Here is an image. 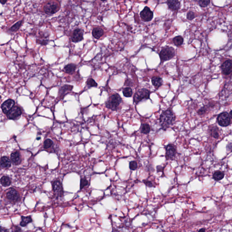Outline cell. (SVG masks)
<instances>
[{
  "label": "cell",
  "mask_w": 232,
  "mask_h": 232,
  "mask_svg": "<svg viewBox=\"0 0 232 232\" xmlns=\"http://www.w3.org/2000/svg\"><path fill=\"white\" fill-rule=\"evenodd\" d=\"M176 119V116L172 110L169 109L163 111L160 117V124L161 129L166 131L172 125Z\"/></svg>",
  "instance_id": "1"
},
{
  "label": "cell",
  "mask_w": 232,
  "mask_h": 232,
  "mask_svg": "<svg viewBox=\"0 0 232 232\" xmlns=\"http://www.w3.org/2000/svg\"><path fill=\"white\" fill-rule=\"evenodd\" d=\"M88 185V181L87 180V179L85 178H82L80 179V190L83 189L85 186H87Z\"/></svg>",
  "instance_id": "34"
},
{
  "label": "cell",
  "mask_w": 232,
  "mask_h": 232,
  "mask_svg": "<svg viewBox=\"0 0 232 232\" xmlns=\"http://www.w3.org/2000/svg\"><path fill=\"white\" fill-rule=\"evenodd\" d=\"M166 158L167 160H173L177 154V149L175 145L169 144L165 146Z\"/></svg>",
  "instance_id": "8"
},
{
  "label": "cell",
  "mask_w": 232,
  "mask_h": 232,
  "mask_svg": "<svg viewBox=\"0 0 232 232\" xmlns=\"http://www.w3.org/2000/svg\"><path fill=\"white\" fill-rule=\"evenodd\" d=\"M150 94V91L146 88L139 89L136 92L134 96L133 102L136 104H138L144 99H149Z\"/></svg>",
  "instance_id": "5"
},
{
  "label": "cell",
  "mask_w": 232,
  "mask_h": 232,
  "mask_svg": "<svg viewBox=\"0 0 232 232\" xmlns=\"http://www.w3.org/2000/svg\"><path fill=\"white\" fill-rule=\"evenodd\" d=\"M32 222V219L30 216H27V217H24L22 216V221L20 223V225L22 227H25L27 224Z\"/></svg>",
  "instance_id": "28"
},
{
  "label": "cell",
  "mask_w": 232,
  "mask_h": 232,
  "mask_svg": "<svg viewBox=\"0 0 232 232\" xmlns=\"http://www.w3.org/2000/svg\"><path fill=\"white\" fill-rule=\"evenodd\" d=\"M138 163L137 161H133L129 163V168L132 171H135L138 168Z\"/></svg>",
  "instance_id": "35"
},
{
  "label": "cell",
  "mask_w": 232,
  "mask_h": 232,
  "mask_svg": "<svg viewBox=\"0 0 232 232\" xmlns=\"http://www.w3.org/2000/svg\"><path fill=\"white\" fill-rule=\"evenodd\" d=\"M217 123L219 126L223 127H228L231 124L232 121V111L229 114L227 112H223L218 116Z\"/></svg>",
  "instance_id": "4"
},
{
  "label": "cell",
  "mask_w": 232,
  "mask_h": 232,
  "mask_svg": "<svg viewBox=\"0 0 232 232\" xmlns=\"http://www.w3.org/2000/svg\"><path fill=\"white\" fill-rule=\"evenodd\" d=\"M11 162L16 165H18L22 163V158L21 154L19 152H14L11 155Z\"/></svg>",
  "instance_id": "15"
},
{
  "label": "cell",
  "mask_w": 232,
  "mask_h": 232,
  "mask_svg": "<svg viewBox=\"0 0 232 232\" xmlns=\"http://www.w3.org/2000/svg\"><path fill=\"white\" fill-rule=\"evenodd\" d=\"M22 110L19 107H14L7 113V117L9 119L15 120L22 115Z\"/></svg>",
  "instance_id": "10"
},
{
  "label": "cell",
  "mask_w": 232,
  "mask_h": 232,
  "mask_svg": "<svg viewBox=\"0 0 232 232\" xmlns=\"http://www.w3.org/2000/svg\"><path fill=\"white\" fill-rule=\"evenodd\" d=\"M54 144L53 141L50 139H47L44 142V148L45 150H47L51 148Z\"/></svg>",
  "instance_id": "30"
},
{
  "label": "cell",
  "mask_w": 232,
  "mask_h": 232,
  "mask_svg": "<svg viewBox=\"0 0 232 232\" xmlns=\"http://www.w3.org/2000/svg\"><path fill=\"white\" fill-rule=\"evenodd\" d=\"M37 42L42 45H46L48 44L49 40H37Z\"/></svg>",
  "instance_id": "37"
},
{
  "label": "cell",
  "mask_w": 232,
  "mask_h": 232,
  "mask_svg": "<svg viewBox=\"0 0 232 232\" xmlns=\"http://www.w3.org/2000/svg\"><path fill=\"white\" fill-rule=\"evenodd\" d=\"M175 49L172 47L166 46L162 48L159 54V56L162 62L170 60L175 56Z\"/></svg>",
  "instance_id": "3"
},
{
  "label": "cell",
  "mask_w": 232,
  "mask_h": 232,
  "mask_svg": "<svg viewBox=\"0 0 232 232\" xmlns=\"http://www.w3.org/2000/svg\"><path fill=\"white\" fill-rule=\"evenodd\" d=\"M210 107V106L206 105L204 106L202 108H200V109L198 110V114L200 115H204V114H206L207 112L208 111V108Z\"/></svg>",
  "instance_id": "33"
},
{
  "label": "cell",
  "mask_w": 232,
  "mask_h": 232,
  "mask_svg": "<svg viewBox=\"0 0 232 232\" xmlns=\"http://www.w3.org/2000/svg\"><path fill=\"white\" fill-rule=\"evenodd\" d=\"M23 23V20H21V21L17 22L14 25H13L11 28L9 29V31H10V32H16L17 30H19V29L22 26Z\"/></svg>",
  "instance_id": "24"
},
{
  "label": "cell",
  "mask_w": 232,
  "mask_h": 232,
  "mask_svg": "<svg viewBox=\"0 0 232 232\" xmlns=\"http://www.w3.org/2000/svg\"><path fill=\"white\" fill-rule=\"evenodd\" d=\"M103 32H104V31L102 28H99V27H96L92 30V36L95 39H100V38L103 36Z\"/></svg>",
  "instance_id": "21"
},
{
  "label": "cell",
  "mask_w": 232,
  "mask_h": 232,
  "mask_svg": "<svg viewBox=\"0 0 232 232\" xmlns=\"http://www.w3.org/2000/svg\"><path fill=\"white\" fill-rule=\"evenodd\" d=\"M173 42L176 46H180L183 44L184 39L181 36H177L173 38Z\"/></svg>",
  "instance_id": "26"
},
{
  "label": "cell",
  "mask_w": 232,
  "mask_h": 232,
  "mask_svg": "<svg viewBox=\"0 0 232 232\" xmlns=\"http://www.w3.org/2000/svg\"><path fill=\"white\" fill-rule=\"evenodd\" d=\"M11 179L9 177L4 176L1 179V183L3 186H8L11 184Z\"/></svg>",
  "instance_id": "27"
},
{
  "label": "cell",
  "mask_w": 232,
  "mask_h": 232,
  "mask_svg": "<svg viewBox=\"0 0 232 232\" xmlns=\"http://www.w3.org/2000/svg\"><path fill=\"white\" fill-rule=\"evenodd\" d=\"M197 1L198 2L199 5L201 7H207L210 2V0H200Z\"/></svg>",
  "instance_id": "32"
},
{
  "label": "cell",
  "mask_w": 232,
  "mask_h": 232,
  "mask_svg": "<svg viewBox=\"0 0 232 232\" xmlns=\"http://www.w3.org/2000/svg\"><path fill=\"white\" fill-rule=\"evenodd\" d=\"M0 73H1V72H0Z\"/></svg>",
  "instance_id": "44"
},
{
  "label": "cell",
  "mask_w": 232,
  "mask_h": 232,
  "mask_svg": "<svg viewBox=\"0 0 232 232\" xmlns=\"http://www.w3.org/2000/svg\"><path fill=\"white\" fill-rule=\"evenodd\" d=\"M168 8L172 11H177L181 7V3L177 0H170L167 1Z\"/></svg>",
  "instance_id": "16"
},
{
  "label": "cell",
  "mask_w": 232,
  "mask_h": 232,
  "mask_svg": "<svg viewBox=\"0 0 232 232\" xmlns=\"http://www.w3.org/2000/svg\"><path fill=\"white\" fill-rule=\"evenodd\" d=\"M123 94L124 96L127 98H130L131 97L132 95V89L130 87H127L124 88L123 91Z\"/></svg>",
  "instance_id": "29"
},
{
  "label": "cell",
  "mask_w": 232,
  "mask_h": 232,
  "mask_svg": "<svg viewBox=\"0 0 232 232\" xmlns=\"http://www.w3.org/2000/svg\"><path fill=\"white\" fill-rule=\"evenodd\" d=\"M140 17L142 21L149 22L152 21L153 18V12L148 7H146L140 12Z\"/></svg>",
  "instance_id": "9"
},
{
  "label": "cell",
  "mask_w": 232,
  "mask_h": 232,
  "mask_svg": "<svg viewBox=\"0 0 232 232\" xmlns=\"http://www.w3.org/2000/svg\"><path fill=\"white\" fill-rule=\"evenodd\" d=\"M227 150H229V151H230V152H231V150H232V143H230L228 144L227 146Z\"/></svg>",
  "instance_id": "40"
},
{
  "label": "cell",
  "mask_w": 232,
  "mask_h": 232,
  "mask_svg": "<svg viewBox=\"0 0 232 232\" xmlns=\"http://www.w3.org/2000/svg\"><path fill=\"white\" fill-rule=\"evenodd\" d=\"M123 102V99L118 94L111 95L105 103L106 107L112 111H117L120 105Z\"/></svg>",
  "instance_id": "2"
},
{
  "label": "cell",
  "mask_w": 232,
  "mask_h": 232,
  "mask_svg": "<svg viewBox=\"0 0 232 232\" xmlns=\"http://www.w3.org/2000/svg\"><path fill=\"white\" fill-rule=\"evenodd\" d=\"M143 182H144L145 185H146L147 187H152L153 186V185L152 183V181H146V180H144V181H143Z\"/></svg>",
  "instance_id": "38"
},
{
  "label": "cell",
  "mask_w": 232,
  "mask_h": 232,
  "mask_svg": "<svg viewBox=\"0 0 232 232\" xmlns=\"http://www.w3.org/2000/svg\"><path fill=\"white\" fill-rule=\"evenodd\" d=\"M86 84L88 85V87L91 88V87H97L98 86V84L95 81L92 79V78H89L88 80H87V82H86Z\"/></svg>",
  "instance_id": "31"
},
{
  "label": "cell",
  "mask_w": 232,
  "mask_h": 232,
  "mask_svg": "<svg viewBox=\"0 0 232 232\" xmlns=\"http://www.w3.org/2000/svg\"><path fill=\"white\" fill-rule=\"evenodd\" d=\"M73 88V86L70 85H65L59 88V97L63 98L66 94L67 92L71 91Z\"/></svg>",
  "instance_id": "17"
},
{
  "label": "cell",
  "mask_w": 232,
  "mask_h": 232,
  "mask_svg": "<svg viewBox=\"0 0 232 232\" xmlns=\"http://www.w3.org/2000/svg\"><path fill=\"white\" fill-rule=\"evenodd\" d=\"M222 72L225 75L231 74L232 71V63L231 59L226 60L221 66Z\"/></svg>",
  "instance_id": "12"
},
{
  "label": "cell",
  "mask_w": 232,
  "mask_h": 232,
  "mask_svg": "<svg viewBox=\"0 0 232 232\" xmlns=\"http://www.w3.org/2000/svg\"><path fill=\"white\" fill-rule=\"evenodd\" d=\"M0 167L1 168L7 169L11 167L10 159L7 156H3L0 160Z\"/></svg>",
  "instance_id": "18"
},
{
  "label": "cell",
  "mask_w": 232,
  "mask_h": 232,
  "mask_svg": "<svg viewBox=\"0 0 232 232\" xmlns=\"http://www.w3.org/2000/svg\"><path fill=\"white\" fill-rule=\"evenodd\" d=\"M152 82L155 88L158 89L163 84V80L160 77L155 76L152 78Z\"/></svg>",
  "instance_id": "20"
},
{
  "label": "cell",
  "mask_w": 232,
  "mask_h": 232,
  "mask_svg": "<svg viewBox=\"0 0 232 232\" xmlns=\"http://www.w3.org/2000/svg\"><path fill=\"white\" fill-rule=\"evenodd\" d=\"M59 5L55 1H49L46 3L43 7L44 12L47 15H53L59 10Z\"/></svg>",
  "instance_id": "6"
},
{
  "label": "cell",
  "mask_w": 232,
  "mask_h": 232,
  "mask_svg": "<svg viewBox=\"0 0 232 232\" xmlns=\"http://www.w3.org/2000/svg\"><path fill=\"white\" fill-rule=\"evenodd\" d=\"M0 232H8V231L5 228H0Z\"/></svg>",
  "instance_id": "41"
},
{
  "label": "cell",
  "mask_w": 232,
  "mask_h": 232,
  "mask_svg": "<svg viewBox=\"0 0 232 232\" xmlns=\"http://www.w3.org/2000/svg\"><path fill=\"white\" fill-rule=\"evenodd\" d=\"M84 39V32L81 29L77 28L74 30L71 36L72 42L77 43Z\"/></svg>",
  "instance_id": "11"
},
{
  "label": "cell",
  "mask_w": 232,
  "mask_h": 232,
  "mask_svg": "<svg viewBox=\"0 0 232 232\" xmlns=\"http://www.w3.org/2000/svg\"><path fill=\"white\" fill-rule=\"evenodd\" d=\"M76 65L74 63H69L64 67L63 70L66 73L73 74L76 69Z\"/></svg>",
  "instance_id": "22"
},
{
  "label": "cell",
  "mask_w": 232,
  "mask_h": 232,
  "mask_svg": "<svg viewBox=\"0 0 232 232\" xmlns=\"http://www.w3.org/2000/svg\"><path fill=\"white\" fill-rule=\"evenodd\" d=\"M52 188L54 194L55 196L58 197H62L63 196V189L61 182L59 179H56L52 182Z\"/></svg>",
  "instance_id": "7"
},
{
  "label": "cell",
  "mask_w": 232,
  "mask_h": 232,
  "mask_svg": "<svg viewBox=\"0 0 232 232\" xmlns=\"http://www.w3.org/2000/svg\"><path fill=\"white\" fill-rule=\"evenodd\" d=\"M205 229H201L198 231V232H205Z\"/></svg>",
  "instance_id": "43"
},
{
  "label": "cell",
  "mask_w": 232,
  "mask_h": 232,
  "mask_svg": "<svg viewBox=\"0 0 232 232\" xmlns=\"http://www.w3.org/2000/svg\"><path fill=\"white\" fill-rule=\"evenodd\" d=\"M7 2V1H0V3L2 5H4Z\"/></svg>",
  "instance_id": "42"
},
{
  "label": "cell",
  "mask_w": 232,
  "mask_h": 232,
  "mask_svg": "<svg viewBox=\"0 0 232 232\" xmlns=\"http://www.w3.org/2000/svg\"><path fill=\"white\" fill-rule=\"evenodd\" d=\"M140 130L141 133L144 134H148L150 132L151 128L149 125L147 123H144L142 124L141 126Z\"/></svg>",
  "instance_id": "25"
},
{
  "label": "cell",
  "mask_w": 232,
  "mask_h": 232,
  "mask_svg": "<svg viewBox=\"0 0 232 232\" xmlns=\"http://www.w3.org/2000/svg\"><path fill=\"white\" fill-rule=\"evenodd\" d=\"M225 177V173L221 171H217L213 174V177L217 181H221Z\"/></svg>",
  "instance_id": "23"
},
{
  "label": "cell",
  "mask_w": 232,
  "mask_h": 232,
  "mask_svg": "<svg viewBox=\"0 0 232 232\" xmlns=\"http://www.w3.org/2000/svg\"><path fill=\"white\" fill-rule=\"evenodd\" d=\"M219 128L216 126H211L208 129V132L210 133L211 137H213L215 139L219 138Z\"/></svg>",
  "instance_id": "19"
},
{
  "label": "cell",
  "mask_w": 232,
  "mask_h": 232,
  "mask_svg": "<svg viewBox=\"0 0 232 232\" xmlns=\"http://www.w3.org/2000/svg\"><path fill=\"white\" fill-rule=\"evenodd\" d=\"M15 104V102L12 99H9L6 100L3 103H2V105H1V109H2V111L4 113L7 114L11 109L14 107Z\"/></svg>",
  "instance_id": "13"
},
{
  "label": "cell",
  "mask_w": 232,
  "mask_h": 232,
  "mask_svg": "<svg viewBox=\"0 0 232 232\" xmlns=\"http://www.w3.org/2000/svg\"><path fill=\"white\" fill-rule=\"evenodd\" d=\"M7 197L11 201L16 202L19 199V195L17 191L13 188L9 190L7 193Z\"/></svg>",
  "instance_id": "14"
},
{
  "label": "cell",
  "mask_w": 232,
  "mask_h": 232,
  "mask_svg": "<svg viewBox=\"0 0 232 232\" xmlns=\"http://www.w3.org/2000/svg\"><path fill=\"white\" fill-rule=\"evenodd\" d=\"M12 231L13 232H21V229L20 228L16 226H14L12 227Z\"/></svg>",
  "instance_id": "39"
},
{
  "label": "cell",
  "mask_w": 232,
  "mask_h": 232,
  "mask_svg": "<svg viewBox=\"0 0 232 232\" xmlns=\"http://www.w3.org/2000/svg\"><path fill=\"white\" fill-rule=\"evenodd\" d=\"M195 17H196V16H195V13L192 11H190L189 12H188L187 13V19L188 20L191 21L195 18Z\"/></svg>",
  "instance_id": "36"
}]
</instances>
